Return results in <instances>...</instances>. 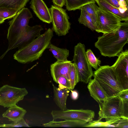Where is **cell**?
I'll use <instances>...</instances> for the list:
<instances>
[{
    "mask_svg": "<svg viewBox=\"0 0 128 128\" xmlns=\"http://www.w3.org/2000/svg\"><path fill=\"white\" fill-rule=\"evenodd\" d=\"M32 16L30 10L24 8L18 11L9 22L7 38L9 48L16 40L21 33L28 26Z\"/></svg>",
    "mask_w": 128,
    "mask_h": 128,
    "instance_id": "obj_6",
    "label": "cell"
},
{
    "mask_svg": "<svg viewBox=\"0 0 128 128\" xmlns=\"http://www.w3.org/2000/svg\"><path fill=\"white\" fill-rule=\"evenodd\" d=\"M55 6L62 7L65 4V0H52Z\"/></svg>",
    "mask_w": 128,
    "mask_h": 128,
    "instance_id": "obj_35",
    "label": "cell"
},
{
    "mask_svg": "<svg viewBox=\"0 0 128 128\" xmlns=\"http://www.w3.org/2000/svg\"><path fill=\"white\" fill-rule=\"evenodd\" d=\"M30 4V7L41 20L48 24L51 22L49 9L43 0H31Z\"/></svg>",
    "mask_w": 128,
    "mask_h": 128,
    "instance_id": "obj_14",
    "label": "cell"
},
{
    "mask_svg": "<svg viewBox=\"0 0 128 128\" xmlns=\"http://www.w3.org/2000/svg\"><path fill=\"white\" fill-rule=\"evenodd\" d=\"M57 84L63 86L71 90V86L70 81L65 77L62 76H59L57 79Z\"/></svg>",
    "mask_w": 128,
    "mask_h": 128,
    "instance_id": "obj_30",
    "label": "cell"
},
{
    "mask_svg": "<svg viewBox=\"0 0 128 128\" xmlns=\"http://www.w3.org/2000/svg\"><path fill=\"white\" fill-rule=\"evenodd\" d=\"M119 4L123 11H128V0H120Z\"/></svg>",
    "mask_w": 128,
    "mask_h": 128,
    "instance_id": "obj_33",
    "label": "cell"
},
{
    "mask_svg": "<svg viewBox=\"0 0 128 128\" xmlns=\"http://www.w3.org/2000/svg\"><path fill=\"white\" fill-rule=\"evenodd\" d=\"M5 20L4 19L0 18V24H2L3 23Z\"/></svg>",
    "mask_w": 128,
    "mask_h": 128,
    "instance_id": "obj_37",
    "label": "cell"
},
{
    "mask_svg": "<svg viewBox=\"0 0 128 128\" xmlns=\"http://www.w3.org/2000/svg\"><path fill=\"white\" fill-rule=\"evenodd\" d=\"M99 7L118 16L122 21H128V11L123 12L119 8L108 4L104 0H96Z\"/></svg>",
    "mask_w": 128,
    "mask_h": 128,
    "instance_id": "obj_19",
    "label": "cell"
},
{
    "mask_svg": "<svg viewBox=\"0 0 128 128\" xmlns=\"http://www.w3.org/2000/svg\"><path fill=\"white\" fill-rule=\"evenodd\" d=\"M54 94V100L60 110L67 109L66 101L69 95L70 90L63 86L58 85L57 88L52 84Z\"/></svg>",
    "mask_w": 128,
    "mask_h": 128,
    "instance_id": "obj_15",
    "label": "cell"
},
{
    "mask_svg": "<svg viewBox=\"0 0 128 128\" xmlns=\"http://www.w3.org/2000/svg\"><path fill=\"white\" fill-rule=\"evenodd\" d=\"M88 83L87 87L90 96L98 103L108 98L105 91L94 78L91 79Z\"/></svg>",
    "mask_w": 128,
    "mask_h": 128,
    "instance_id": "obj_16",
    "label": "cell"
},
{
    "mask_svg": "<svg viewBox=\"0 0 128 128\" xmlns=\"http://www.w3.org/2000/svg\"><path fill=\"white\" fill-rule=\"evenodd\" d=\"M73 61L76 68L79 82L88 83L94 73L88 61L84 44L79 42L74 46Z\"/></svg>",
    "mask_w": 128,
    "mask_h": 128,
    "instance_id": "obj_5",
    "label": "cell"
},
{
    "mask_svg": "<svg viewBox=\"0 0 128 128\" xmlns=\"http://www.w3.org/2000/svg\"><path fill=\"white\" fill-rule=\"evenodd\" d=\"M119 2H120V0H117Z\"/></svg>",
    "mask_w": 128,
    "mask_h": 128,
    "instance_id": "obj_39",
    "label": "cell"
},
{
    "mask_svg": "<svg viewBox=\"0 0 128 128\" xmlns=\"http://www.w3.org/2000/svg\"><path fill=\"white\" fill-rule=\"evenodd\" d=\"M114 127L118 128H128V118H121L118 122L114 125Z\"/></svg>",
    "mask_w": 128,
    "mask_h": 128,
    "instance_id": "obj_31",
    "label": "cell"
},
{
    "mask_svg": "<svg viewBox=\"0 0 128 128\" xmlns=\"http://www.w3.org/2000/svg\"><path fill=\"white\" fill-rule=\"evenodd\" d=\"M101 120L93 121L88 122L84 127H106L107 125L105 122L101 121Z\"/></svg>",
    "mask_w": 128,
    "mask_h": 128,
    "instance_id": "obj_28",
    "label": "cell"
},
{
    "mask_svg": "<svg viewBox=\"0 0 128 128\" xmlns=\"http://www.w3.org/2000/svg\"><path fill=\"white\" fill-rule=\"evenodd\" d=\"M98 104L99 119L114 118H128V102H123L117 96L108 98Z\"/></svg>",
    "mask_w": 128,
    "mask_h": 128,
    "instance_id": "obj_4",
    "label": "cell"
},
{
    "mask_svg": "<svg viewBox=\"0 0 128 128\" xmlns=\"http://www.w3.org/2000/svg\"><path fill=\"white\" fill-rule=\"evenodd\" d=\"M49 10L52 25V30L58 36L66 35L70 28V24L66 10L61 7L53 5Z\"/></svg>",
    "mask_w": 128,
    "mask_h": 128,
    "instance_id": "obj_8",
    "label": "cell"
},
{
    "mask_svg": "<svg viewBox=\"0 0 128 128\" xmlns=\"http://www.w3.org/2000/svg\"><path fill=\"white\" fill-rule=\"evenodd\" d=\"M53 32L50 28L46 30L30 43L18 49L13 55L14 59L25 64L38 59L50 43Z\"/></svg>",
    "mask_w": 128,
    "mask_h": 128,
    "instance_id": "obj_2",
    "label": "cell"
},
{
    "mask_svg": "<svg viewBox=\"0 0 128 128\" xmlns=\"http://www.w3.org/2000/svg\"><path fill=\"white\" fill-rule=\"evenodd\" d=\"M93 76L105 91L108 98L117 96L124 90L118 81L112 66H100Z\"/></svg>",
    "mask_w": 128,
    "mask_h": 128,
    "instance_id": "obj_3",
    "label": "cell"
},
{
    "mask_svg": "<svg viewBox=\"0 0 128 128\" xmlns=\"http://www.w3.org/2000/svg\"><path fill=\"white\" fill-rule=\"evenodd\" d=\"M104 0L110 5L119 8L121 10H122L121 8L119 2L117 0Z\"/></svg>",
    "mask_w": 128,
    "mask_h": 128,
    "instance_id": "obj_34",
    "label": "cell"
},
{
    "mask_svg": "<svg viewBox=\"0 0 128 128\" xmlns=\"http://www.w3.org/2000/svg\"><path fill=\"white\" fill-rule=\"evenodd\" d=\"M71 91V97L73 100L77 99L78 97L79 94L78 92L76 90H70Z\"/></svg>",
    "mask_w": 128,
    "mask_h": 128,
    "instance_id": "obj_36",
    "label": "cell"
},
{
    "mask_svg": "<svg viewBox=\"0 0 128 128\" xmlns=\"http://www.w3.org/2000/svg\"><path fill=\"white\" fill-rule=\"evenodd\" d=\"M2 127V124H0V127Z\"/></svg>",
    "mask_w": 128,
    "mask_h": 128,
    "instance_id": "obj_38",
    "label": "cell"
},
{
    "mask_svg": "<svg viewBox=\"0 0 128 128\" xmlns=\"http://www.w3.org/2000/svg\"><path fill=\"white\" fill-rule=\"evenodd\" d=\"M58 61H66L69 56V51L66 48H61L50 43L47 48Z\"/></svg>",
    "mask_w": 128,
    "mask_h": 128,
    "instance_id": "obj_20",
    "label": "cell"
},
{
    "mask_svg": "<svg viewBox=\"0 0 128 128\" xmlns=\"http://www.w3.org/2000/svg\"><path fill=\"white\" fill-rule=\"evenodd\" d=\"M112 66L117 79L123 89H128V50L122 52Z\"/></svg>",
    "mask_w": 128,
    "mask_h": 128,
    "instance_id": "obj_12",
    "label": "cell"
},
{
    "mask_svg": "<svg viewBox=\"0 0 128 128\" xmlns=\"http://www.w3.org/2000/svg\"><path fill=\"white\" fill-rule=\"evenodd\" d=\"M128 43V21L121 22L116 30L103 34L98 38L94 46L101 54L109 58L118 56Z\"/></svg>",
    "mask_w": 128,
    "mask_h": 128,
    "instance_id": "obj_1",
    "label": "cell"
},
{
    "mask_svg": "<svg viewBox=\"0 0 128 128\" xmlns=\"http://www.w3.org/2000/svg\"><path fill=\"white\" fill-rule=\"evenodd\" d=\"M80 9V16L78 19L79 23L88 27L92 31L95 30V27L88 14L85 10L83 7L81 8Z\"/></svg>",
    "mask_w": 128,
    "mask_h": 128,
    "instance_id": "obj_23",
    "label": "cell"
},
{
    "mask_svg": "<svg viewBox=\"0 0 128 128\" xmlns=\"http://www.w3.org/2000/svg\"><path fill=\"white\" fill-rule=\"evenodd\" d=\"M88 122L83 120H66L63 121H56L52 120L44 124L43 126L47 127L74 128L84 127Z\"/></svg>",
    "mask_w": 128,
    "mask_h": 128,
    "instance_id": "obj_17",
    "label": "cell"
},
{
    "mask_svg": "<svg viewBox=\"0 0 128 128\" xmlns=\"http://www.w3.org/2000/svg\"><path fill=\"white\" fill-rule=\"evenodd\" d=\"M95 2H92L86 4L83 6L85 10L91 17L95 27L96 26V6Z\"/></svg>",
    "mask_w": 128,
    "mask_h": 128,
    "instance_id": "obj_26",
    "label": "cell"
},
{
    "mask_svg": "<svg viewBox=\"0 0 128 128\" xmlns=\"http://www.w3.org/2000/svg\"><path fill=\"white\" fill-rule=\"evenodd\" d=\"M18 11L16 9L5 8H0V18L5 20L13 18Z\"/></svg>",
    "mask_w": 128,
    "mask_h": 128,
    "instance_id": "obj_27",
    "label": "cell"
},
{
    "mask_svg": "<svg viewBox=\"0 0 128 128\" xmlns=\"http://www.w3.org/2000/svg\"><path fill=\"white\" fill-rule=\"evenodd\" d=\"M96 0H65V4L68 11L80 9L84 5L92 2Z\"/></svg>",
    "mask_w": 128,
    "mask_h": 128,
    "instance_id": "obj_22",
    "label": "cell"
},
{
    "mask_svg": "<svg viewBox=\"0 0 128 128\" xmlns=\"http://www.w3.org/2000/svg\"><path fill=\"white\" fill-rule=\"evenodd\" d=\"M88 61L90 66L96 70L98 67L100 66L101 61L97 58L90 49H88L86 52Z\"/></svg>",
    "mask_w": 128,
    "mask_h": 128,
    "instance_id": "obj_25",
    "label": "cell"
},
{
    "mask_svg": "<svg viewBox=\"0 0 128 128\" xmlns=\"http://www.w3.org/2000/svg\"><path fill=\"white\" fill-rule=\"evenodd\" d=\"M71 90H73L76 84L79 82L76 66L73 63L71 64L69 72Z\"/></svg>",
    "mask_w": 128,
    "mask_h": 128,
    "instance_id": "obj_24",
    "label": "cell"
},
{
    "mask_svg": "<svg viewBox=\"0 0 128 128\" xmlns=\"http://www.w3.org/2000/svg\"><path fill=\"white\" fill-rule=\"evenodd\" d=\"M96 31L104 34L117 30L122 21L117 16L96 6Z\"/></svg>",
    "mask_w": 128,
    "mask_h": 128,
    "instance_id": "obj_7",
    "label": "cell"
},
{
    "mask_svg": "<svg viewBox=\"0 0 128 128\" xmlns=\"http://www.w3.org/2000/svg\"><path fill=\"white\" fill-rule=\"evenodd\" d=\"M28 93L25 88H19L7 84L0 88V106L9 108L16 104Z\"/></svg>",
    "mask_w": 128,
    "mask_h": 128,
    "instance_id": "obj_9",
    "label": "cell"
},
{
    "mask_svg": "<svg viewBox=\"0 0 128 128\" xmlns=\"http://www.w3.org/2000/svg\"><path fill=\"white\" fill-rule=\"evenodd\" d=\"M43 30L42 27L39 25H36L32 26H28L1 56L0 59H2L10 50L17 48L18 49H20L30 43L40 35L41 31Z\"/></svg>",
    "mask_w": 128,
    "mask_h": 128,
    "instance_id": "obj_11",
    "label": "cell"
},
{
    "mask_svg": "<svg viewBox=\"0 0 128 128\" xmlns=\"http://www.w3.org/2000/svg\"><path fill=\"white\" fill-rule=\"evenodd\" d=\"M26 112V110L16 104L9 107L3 114L2 116L8 118L9 121L17 123L24 118Z\"/></svg>",
    "mask_w": 128,
    "mask_h": 128,
    "instance_id": "obj_18",
    "label": "cell"
},
{
    "mask_svg": "<svg viewBox=\"0 0 128 128\" xmlns=\"http://www.w3.org/2000/svg\"><path fill=\"white\" fill-rule=\"evenodd\" d=\"M117 96L121 99L123 102H128V89L123 90Z\"/></svg>",
    "mask_w": 128,
    "mask_h": 128,
    "instance_id": "obj_32",
    "label": "cell"
},
{
    "mask_svg": "<svg viewBox=\"0 0 128 128\" xmlns=\"http://www.w3.org/2000/svg\"><path fill=\"white\" fill-rule=\"evenodd\" d=\"M53 120L58 119L66 120H78L88 122L93 120L95 116L94 112L89 110L68 109L64 110H52L51 113Z\"/></svg>",
    "mask_w": 128,
    "mask_h": 128,
    "instance_id": "obj_10",
    "label": "cell"
},
{
    "mask_svg": "<svg viewBox=\"0 0 128 128\" xmlns=\"http://www.w3.org/2000/svg\"><path fill=\"white\" fill-rule=\"evenodd\" d=\"M72 62L57 61L52 64L50 66L51 76L54 81L57 83V79L59 76H63L70 81L69 72Z\"/></svg>",
    "mask_w": 128,
    "mask_h": 128,
    "instance_id": "obj_13",
    "label": "cell"
},
{
    "mask_svg": "<svg viewBox=\"0 0 128 128\" xmlns=\"http://www.w3.org/2000/svg\"><path fill=\"white\" fill-rule=\"evenodd\" d=\"M30 0H0V8H12L18 11L24 8Z\"/></svg>",
    "mask_w": 128,
    "mask_h": 128,
    "instance_id": "obj_21",
    "label": "cell"
},
{
    "mask_svg": "<svg viewBox=\"0 0 128 128\" xmlns=\"http://www.w3.org/2000/svg\"><path fill=\"white\" fill-rule=\"evenodd\" d=\"M21 127H30V126L26 122L24 118H22L19 122L17 123L13 122L10 124H3V127L10 128Z\"/></svg>",
    "mask_w": 128,
    "mask_h": 128,
    "instance_id": "obj_29",
    "label": "cell"
}]
</instances>
